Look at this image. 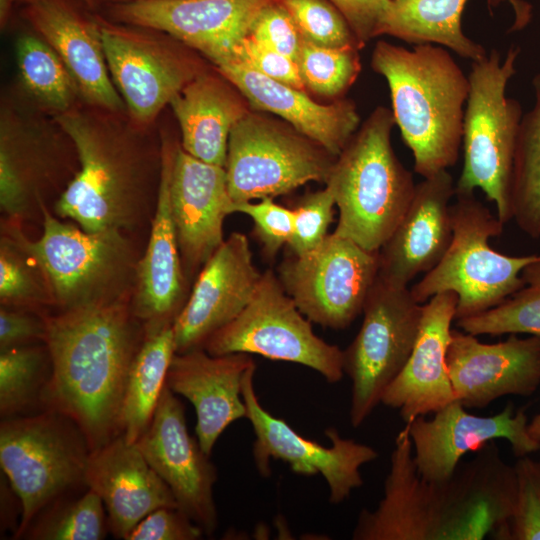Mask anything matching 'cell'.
Listing matches in <instances>:
<instances>
[{"label": "cell", "mask_w": 540, "mask_h": 540, "mask_svg": "<svg viewBox=\"0 0 540 540\" xmlns=\"http://www.w3.org/2000/svg\"><path fill=\"white\" fill-rule=\"evenodd\" d=\"M443 482L417 471L407 425L395 438L383 497L363 509L353 540H508L516 500L514 466L491 441Z\"/></svg>", "instance_id": "1"}, {"label": "cell", "mask_w": 540, "mask_h": 540, "mask_svg": "<svg viewBox=\"0 0 540 540\" xmlns=\"http://www.w3.org/2000/svg\"><path fill=\"white\" fill-rule=\"evenodd\" d=\"M131 297L43 315L51 374L42 403L73 420L91 451L121 435L128 374L144 337Z\"/></svg>", "instance_id": "2"}, {"label": "cell", "mask_w": 540, "mask_h": 540, "mask_svg": "<svg viewBox=\"0 0 540 540\" xmlns=\"http://www.w3.org/2000/svg\"><path fill=\"white\" fill-rule=\"evenodd\" d=\"M72 139L80 167L54 203V213L87 232L129 234L153 215L161 176V133L127 112L83 101L55 116Z\"/></svg>", "instance_id": "3"}, {"label": "cell", "mask_w": 540, "mask_h": 540, "mask_svg": "<svg viewBox=\"0 0 540 540\" xmlns=\"http://www.w3.org/2000/svg\"><path fill=\"white\" fill-rule=\"evenodd\" d=\"M371 67L387 81L391 112L412 152L414 171L427 178L455 165L469 81L450 52L435 44L407 49L381 40Z\"/></svg>", "instance_id": "4"}, {"label": "cell", "mask_w": 540, "mask_h": 540, "mask_svg": "<svg viewBox=\"0 0 540 540\" xmlns=\"http://www.w3.org/2000/svg\"><path fill=\"white\" fill-rule=\"evenodd\" d=\"M394 117L377 107L337 156L325 185L339 216L334 233L379 251L408 209L416 184L391 142Z\"/></svg>", "instance_id": "5"}, {"label": "cell", "mask_w": 540, "mask_h": 540, "mask_svg": "<svg viewBox=\"0 0 540 540\" xmlns=\"http://www.w3.org/2000/svg\"><path fill=\"white\" fill-rule=\"evenodd\" d=\"M42 234L27 237L22 221L7 219L1 231L36 261L59 310L132 296L137 258L131 238L119 230L87 232L40 203Z\"/></svg>", "instance_id": "6"}, {"label": "cell", "mask_w": 540, "mask_h": 540, "mask_svg": "<svg viewBox=\"0 0 540 540\" xmlns=\"http://www.w3.org/2000/svg\"><path fill=\"white\" fill-rule=\"evenodd\" d=\"M519 53V48L511 47L501 61L493 49L472 62L462 128L464 161L455 184V194L482 190L504 224L512 220L511 178L523 116L520 103L506 96V87L516 72Z\"/></svg>", "instance_id": "7"}, {"label": "cell", "mask_w": 540, "mask_h": 540, "mask_svg": "<svg viewBox=\"0 0 540 540\" xmlns=\"http://www.w3.org/2000/svg\"><path fill=\"white\" fill-rule=\"evenodd\" d=\"M455 196L451 243L438 264L410 290L421 304L439 293H455L458 320L483 313L522 288V271L539 254L511 256L494 250L489 241L501 235L504 223L474 193Z\"/></svg>", "instance_id": "8"}, {"label": "cell", "mask_w": 540, "mask_h": 540, "mask_svg": "<svg viewBox=\"0 0 540 540\" xmlns=\"http://www.w3.org/2000/svg\"><path fill=\"white\" fill-rule=\"evenodd\" d=\"M90 453L81 429L58 411L2 420L0 464L20 502L18 536L59 496L85 484Z\"/></svg>", "instance_id": "9"}, {"label": "cell", "mask_w": 540, "mask_h": 540, "mask_svg": "<svg viewBox=\"0 0 540 540\" xmlns=\"http://www.w3.org/2000/svg\"><path fill=\"white\" fill-rule=\"evenodd\" d=\"M5 96L0 112V206L7 219L23 221L66 188L79 170L75 145L55 117Z\"/></svg>", "instance_id": "10"}, {"label": "cell", "mask_w": 540, "mask_h": 540, "mask_svg": "<svg viewBox=\"0 0 540 540\" xmlns=\"http://www.w3.org/2000/svg\"><path fill=\"white\" fill-rule=\"evenodd\" d=\"M337 157L284 120L251 109L232 128L225 170L233 204L326 182Z\"/></svg>", "instance_id": "11"}, {"label": "cell", "mask_w": 540, "mask_h": 540, "mask_svg": "<svg viewBox=\"0 0 540 540\" xmlns=\"http://www.w3.org/2000/svg\"><path fill=\"white\" fill-rule=\"evenodd\" d=\"M97 20L111 79L130 119L141 127L157 124L173 97L210 67L166 32L114 22L98 12Z\"/></svg>", "instance_id": "12"}, {"label": "cell", "mask_w": 540, "mask_h": 540, "mask_svg": "<svg viewBox=\"0 0 540 540\" xmlns=\"http://www.w3.org/2000/svg\"><path fill=\"white\" fill-rule=\"evenodd\" d=\"M361 327L343 350V369L352 383L350 424L357 428L381 403L406 364L418 336L423 304L410 288L379 276L363 307Z\"/></svg>", "instance_id": "13"}, {"label": "cell", "mask_w": 540, "mask_h": 540, "mask_svg": "<svg viewBox=\"0 0 540 540\" xmlns=\"http://www.w3.org/2000/svg\"><path fill=\"white\" fill-rule=\"evenodd\" d=\"M311 323L285 292L277 274L268 269L246 308L213 333L202 348L214 356L257 354L300 364L328 383H337L344 376L343 350L319 338Z\"/></svg>", "instance_id": "14"}, {"label": "cell", "mask_w": 540, "mask_h": 540, "mask_svg": "<svg viewBox=\"0 0 540 540\" xmlns=\"http://www.w3.org/2000/svg\"><path fill=\"white\" fill-rule=\"evenodd\" d=\"M378 273V251L333 232L313 250L284 259L277 277L309 321L341 330L362 313Z\"/></svg>", "instance_id": "15"}, {"label": "cell", "mask_w": 540, "mask_h": 540, "mask_svg": "<svg viewBox=\"0 0 540 540\" xmlns=\"http://www.w3.org/2000/svg\"><path fill=\"white\" fill-rule=\"evenodd\" d=\"M256 365L248 369L242 382V397L246 419L255 434L253 460L260 475L271 473L270 461L287 463L293 473L313 476L320 474L329 488V502L341 504L353 490L363 485L360 468L374 461L378 452L371 446L343 438L338 430L329 427L324 434L329 447L307 439L285 420L275 417L260 403L254 387Z\"/></svg>", "instance_id": "16"}, {"label": "cell", "mask_w": 540, "mask_h": 540, "mask_svg": "<svg viewBox=\"0 0 540 540\" xmlns=\"http://www.w3.org/2000/svg\"><path fill=\"white\" fill-rule=\"evenodd\" d=\"M273 0H133L102 5L108 20L151 27L197 51L214 67L234 61L260 10Z\"/></svg>", "instance_id": "17"}, {"label": "cell", "mask_w": 540, "mask_h": 540, "mask_svg": "<svg viewBox=\"0 0 540 540\" xmlns=\"http://www.w3.org/2000/svg\"><path fill=\"white\" fill-rule=\"evenodd\" d=\"M148 464L170 488L178 509L206 535L217 528L213 488L217 470L187 429L184 406L167 387L153 418L135 442Z\"/></svg>", "instance_id": "18"}, {"label": "cell", "mask_w": 540, "mask_h": 540, "mask_svg": "<svg viewBox=\"0 0 540 540\" xmlns=\"http://www.w3.org/2000/svg\"><path fill=\"white\" fill-rule=\"evenodd\" d=\"M528 424L526 408L515 411L512 402L497 414L478 416L456 400L431 419L420 416L405 425L418 473L428 481L443 482L453 476L463 455L497 439L508 441L518 458L538 451L540 442L530 436Z\"/></svg>", "instance_id": "19"}, {"label": "cell", "mask_w": 540, "mask_h": 540, "mask_svg": "<svg viewBox=\"0 0 540 540\" xmlns=\"http://www.w3.org/2000/svg\"><path fill=\"white\" fill-rule=\"evenodd\" d=\"M262 275L247 236L231 233L197 274L173 323L176 353L202 348L213 333L233 321L253 298Z\"/></svg>", "instance_id": "20"}, {"label": "cell", "mask_w": 540, "mask_h": 540, "mask_svg": "<svg viewBox=\"0 0 540 540\" xmlns=\"http://www.w3.org/2000/svg\"><path fill=\"white\" fill-rule=\"evenodd\" d=\"M446 365L456 399L465 408L483 409L506 395L530 396L540 386V337L509 334L488 344L452 329Z\"/></svg>", "instance_id": "21"}, {"label": "cell", "mask_w": 540, "mask_h": 540, "mask_svg": "<svg viewBox=\"0 0 540 540\" xmlns=\"http://www.w3.org/2000/svg\"><path fill=\"white\" fill-rule=\"evenodd\" d=\"M172 219L182 267L192 280L224 242L223 223L232 214L225 167L175 151L169 184Z\"/></svg>", "instance_id": "22"}, {"label": "cell", "mask_w": 540, "mask_h": 540, "mask_svg": "<svg viewBox=\"0 0 540 540\" xmlns=\"http://www.w3.org/2000/svg\"><path fill=\"white\" fill-rule=\"evenodd\" d=\"M22 16L64 62L83 102L127 112L109 73L97 12L83 0H35Z\"/></svg>", "instance_id": "23"}, {"label": "cell", "mask_w": 540, "mask_h": 540, "mask_svg": "<svg viewBox=\"0 0 540 540\" xmlns=\"http://www.w3.org/2000/svg\"><path fill=\"white\" fill-rule=\"evenodd\" d=\"M161 133L162 161L157 202L146 249L138 259L131 297L134 316L144 328L173 325L187 301V280L171 214L169 184L179 141Z\"/></svg>", "instance_id": "24"}, {"label": "cell", "mask_w": 540, "mask_h": 540, "mask_svg": "<svg viewBox=\"0 0 540 540\" xmlns=\"http://www.w3.org/2000/svg\"><path fill=\"white\" fill-rule=\"evenodd\" d=\"M453 196L455 183L447 170L416 184L408 209L378 251L380 278L408 287L438 264L452 240Z\"/></svg>", "instance_id": "25"}, {"label": "cell", "mask_w": 540, "mask_h": 540, "mask_svg": "<svg viewBox=\"0 0 540 540\" xmlns=\"http://www.w3.org/2000/svg\"><path fill=\"white\" fill-rule=\"evenodd\" d=\"M457 300L455 293L443 292L423 304L412 352L382 396L381 403L398 410L405 424L457 400L446 365Z\"/></svg>", "instance_id": "26"}, {"label": "cell", "mask_w": 540, "mask_h": 540, "mask_svg": "<svg viewBox=\"0 0 540 540\" xmlns=\"http://www.w3.org/2000/svg\"><path fill=\"white\" fill-rule=\"evenodd\" d=\"M254 360L246 353L214 356L203 348L175 353L166 385L188 399L196 412V438L210 456L216 441L234 421L246 418L242 382Z\"/></svg>", "instance_id": "27"}, {"label": "cell", "mask_w": 540, "mask_h": 540, "mask_svg": "<svg viewBox=\"0 0 540 540\" xmlns=\"http://www.w3.org/2000/svg\"><path fill=\"white\" fill-rule=\"evenodd\" d=\"M84 482L100 496L107 511L108 530L117 539H126L152 511L178 508L167 484L136 444L128 443L122 435L91 451Z\"/></svg>", "instance_id": "28"}, {"label": "cell", "mask_w": 540, "mask_h": 540, "mask_svg": "<svg viewBox=\"0 0 540 540\" xmlns=\"http://www.w3.org/2000/svg\"><path fill=\"white\" fill-rule=\"evenodd\" d=\"M245 96L251 109L272 113L337 157L360 126L351 100L321 104L305 90L278 82L239 61L215 67Z\"/></svg>", "instance_id": "29"}, {"label": "cell", "mask_w": 540, "mask_h": 540, "mask_svg": "<svg viewBox=\"0 0 540 540\" xmlns=\"http://www.w3.org/2000/svg\"><path fill=\"white\" fill-rule=\"evenodd\" d=\"M180 129V146L206 163L225 167L230 132L250 110L241 91L213 65L169 103Z\"/></svg>", "instance_id": "30"}, {"label": "cell", "mask_w": 540, "mask_h": 540, "mask_svg": "<svg viewBox=\"0 0 540 540\" xmlns=\"http://www.w3.org/2000/svg\"><path fill=\"white\" fill-rule=\"evenodd\" d=\"M467 1L390 0L378 23L376 37L389 35L413 45L435 44L472 62L478 61L487 52L463 33L461 19ZM505 1L515 12L511 30L524 28L531 19V6L522 0Z\"/></svg>", "instance_id": "31"}, {"label": "cell", "mask_w": 540, "mask_h": 540, "mask_svg": "<svg viewBox=\"0 0 540 540\" xmlns=\"http://www.w3.org/2000/svg\"><path fill=\"white\" fill-rule=\"evenodd\" d=\"M175 353L173 325L144 328L129 370L120 417L121 435L128 443L134 444L150 425Z\"/></svg>", "instance_id": "32"}, {"label": "cell", "mask_w": 540, "mask_h": 540, "mask_svg": "<svg viewBox=\"0 0 540 540\" xmlns=\"http://www.w3.org/2000/svg\"><path fill=\"white\" fill-rule=\"evenodd\" d=\"M16 61L21 89L40 110L55 117L82 101L78 86L64 62L36 33L18 37Z\"/></svg>", "instance_id": "33"}, {"label": "cell", "mask_w": 540, "mask_h": 540, "mask_svg": "<svg viewBox=\"0 0 540 540\" xmlns=\"http://www.w3.org/2000/svg\"><path fill=\"white\" fill-rule=\"evenodd\" d=\"M535 102L522 116L512 170V220L532 239L540 238V73L533 78Z\"/></svg>", "instance_id": "34"}, {"label": "cell", "mask_w": 540, "mask_h": 540, "mask_svg": "<svg viewBox=\"0 0 540 540\" xmlns=\"http://www.w3.org/2000/svg\"><path fill=\"white\" fill-rule=\"evenodd\" d=\"M0 414L19 416L42 397L51 374L46 344H29L0 350Z\"/></svg>", "instance_id": "35"}, {"label": "cell", "mask_w": 540, "mask_h": 540, "mask_svg": "<svg viewBox=\"0 0 540 540\" xmlns=\"http://www.w3.org/2000/svg\"><path fill=\"white\" fill-rule=\"evenodd\" d=\"M524 285L499 305L475 316L458 319L457 326L472 335L527 334L540 337V254L522 271Z\"/></svg>", "instance_id": "36"}, {"label": "cell", "mask_w": 540, "mask_h": 540, "mask_svg": "<svg viewBox=\"0 0 540 540\" xmlns=\"http://www.w3.org/2000/svg\"><path fill=\"white\" fill-rule=\"evenodd\" d=\"M359 50L354 46L324 47L302 39L296 63L305 90L340 99L360 73Z\"/></svg>", "instance_id": "37"}, {"label": "cell", "mask_w": 540, "mask_h": 540, "mask_svg": "<svg viewBox=\"0 0 540 540\" xmlns=\"http://www.w3.org/2000/svg\"><path fill=\"white\" fill-rule=\"evenodd\" d=\"M1 306L36 311L54 306L42 271L33 257L13 238L1 231Z\"/></svg>", "instance_id": "38"}, {"label": "cell", "mask_w": 540, "mask_h": 540, "mask_svg": "<svg viewBox=\"0 0 540 540\" xmlns=\"http://www.w3.org/2000/svg\"><path fill=\"white\" fill-rule=\"evenodd\" d=\"M104 509L100 496L88 489L81 497L59 503L42 514L32 523L28 536L36 540L103 539L108 528Z\"/></svg>", "instance_id": "39"}, {"label": "cell", "mask_w": 540, "mask_h": 540, "mask_svg": "<svg viewBox=\"0 0 540 540\" xmlns=\"http://www.w3.org/2000/svg\"><path fill=\"white\" fill-rule=\"evenodd\" d=\"M293 18L302 39L324 47L361 45L346 17L330 0H277Z\"/></svg>", "instance_id": "40"}, {"label": "cell", "mask_w": 540, "mask_h": 540, "mask_svg": "<svg viewBox=\"0 0 540 540\" xmlns=\"http://www.w3.org/2000/svg\"><path fill=\"white\" fill-rule=\"evenodd\" d=\"M514 469L517 491L508 540H540V461L519 457Z\"/></svg>", "instance_id": "41"}, {"label": "cell", "mask_w": 540, "mask_h": 540, "mask_svg": "<svg viewBox=\"0 0 540 540\" xmlns=\"http://www.w3.org/2000/svg\"><path fill=\"white\" fill-rule=\"evenodd\" d=\"M334 196L324 189L306 194L294 210V229L288 247L292 255H302L324 241L333 221Z\"/></svg>", "instance_id": "42"}, {"label": "cell", "mask_w": 540, "mask_h": 540, "mask_svg": "<svg viewBox=\"0 0 540 540\" xmlns=\"http://www.w3.org/2000/svg\"><path fill=\"white\" fill-rule=\"evenodd\" d=\"M233 213H242L254 223V234L262 245L267 259H274L280 249L291 239L294 229V210L276 203L273 198L259 202H242L232 205Z\"/></svg>", "instance_id": "43"}, {"label": "cell", "mask_w": 540, "mask_h": 540, "mask_svg": "<svg viewBox=\"0 0 540 540\" xmlns=\"http://www.w3.org/2000/svg\"><path fill=\"white\" fill-rule=\"evenodd\" d=\"M248 36L297 60L302 37L289 12L277 0L260 10L251 24Z\"/></svg>", "instance_id": "44"}, {"label": "cell", "mask_w": 540, "mask_h": 540, "mask_svg": "<svg viewBox=\"0 0 540 540\" xmlns=\"http://www.w3.org/2000/svg\"><path fill=\"white\" fill-rule=\"evenodd\" d=\"M203 529L175 507H161L149 513L125 540H198Z\"/></svg>", "instance_id": "45"}, {"label": "cell", "mask_w": 540, "mask_h": 540, "mask_svg": "<svg viewBox=\"0 0 540 540\" xmlns=\"http://www.w3.org/2000/svg\"><path fill=\"white\" fill-rule=\"evenodd\" d=\"M234 61L244 63L268 78L305 90L295 60L249 36L240 43Z\"/></svg>", "instance_id": "46"}, {"label": "cell", "mask_w": 540, "mask_h": 540, "mask_svg": "<svg viewBox=\"0 0 540 540\" xmlns=\"http://www.w3.org/2000/svg\"><path fill=\"white\" fill-rule=\"evenodd\" d=\"M35 311L0 308V350L29 345L45 341V322L43 315L37 316Z\"/></svg>", "instance_id": "47"}, {"label": "cell", "mask_w": 540, "mask_h": 540, "mask_svg": "<svg viewBox=\"0 0 540 540\" xmlns=\"http://www.w3.org/2000/svg\"><path fill=\"white\" fill-rule=\"evenodd\" d=\"M346 17L361 47L376 37L380 18L390 0H330Z\"/></svg>", "instance_id": "48"}, {"label": "cell", "mask_w": 540, "mask_h": 540, "mask_svg": "<svg viewBox=\"0 0 540 540\" xmlns=\"http://www.w3.org/2000/svg\"><path fill=\"white\" fill-rule=\"evenodd\" d=\"M530 436L540 442V413L536 414L528 424Z\"/></svg>", "instance_id": "49"}, {"label": "cell", "mask_w": 540, "mask_h": 540, "mask_svg": "<svg viewBox=\"0 0 540 540\" xmlns=\"http://www.w3.org/2000/svg\"><path fill=\"white\" fill-rule=\"evenodd\" d=\"M35 0H16V2L22 3L24 5L29 4ZM89 8H91L93 11L98 12L100 8L99 0H83Z\"/></svg>", "instance_id": "50"}, {"label": "cell", "mask_w": 540, "mask_h": 540, "mask_svg": "<svg viewBox=\"0 0 540 540\" xmlns=\"http://www.w3.org/2000/svg\"><path fill=\"white\" fill-rule=\"evenodd\" d=\"M129 1H133V0H99V3H100V7H101L102 5H105V4L125 3V2H129Z\"/></svg>", "instance_id": "51"}]
</instances>
